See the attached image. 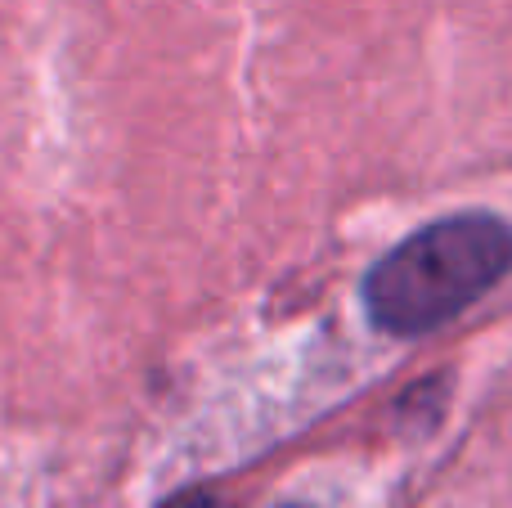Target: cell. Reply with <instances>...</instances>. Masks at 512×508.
Instances as JSON below:
<instances>
[{
  "label": "cell",
  "mask_w": 512,
  "mask_h": 508,
  "mask_svg": "<svg viewBox=\"0 0 512 508\" xmlns=\"http://www.w3.org/2000/svg\"><path fill=\"white\" fill-rule=\"evenodd\" d=\"M283 508H301V504H283Z\"/></svg>",
  "instance_id": "cell-3"
},
{
  "label": "cell",
  "mask_w": 512,
  "mask_h": 508,
  "mask_svg": "<svg viewBox=\"0 0 512 508\" xmlns=\"http://www.w3.org/2000/svg\"><path fill=\"white\" fill-rule=\"evenodd\" d=\"M512 266V230L490 212L423 225L364 279V306L382 333L418 338L490 293Z\"/></svg>",
  "instance_id": "cell-1"
},
{
  "label": "cell",
  "mask_w": 512,
  "mask_h": 508,
  "mask_svg": "<svg viewBox=\"0 0 512 508\" xmlns=\"http://www.w3.org/2000/svg\"><path fill=\"white\" fill-rule=\"evenodd\" d=\"M162 508H216V504H212V495L189 491V495H176V500H167Z\"/></svg>",
  "instance_id": "cell-2"
}]
</instances>
